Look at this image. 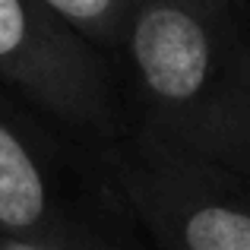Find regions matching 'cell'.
I'll list each match as a JSON object with an SVG mask.
<instances>
[{"label": "cell", "instance_id": "obj_1", "mask_svg": "<svg viewBox=\"0 0 250 250\" xmlns=\"http://www.w3.org/2000/svg\"><path fill=\"white\" fill-rule=\"evenodd\" d=\"M143 136L250 177V35L231 0H136L124 44Z\"/></svg>", "mask_w": 250, "mask_h": 250}, {"label": "cell", "instance_id": "obj_2", "mask_svg": "<svg viewBox=\"0 0 250 250\" xmlns=\"http://www.w3.org/2000/svg\"><path fill=\"white\" fill-rule=\"evenodd\" d=\"M114 181L162 250H250V177L140 133Z\"/></svg>", "mask_w": 250, "mask_h": 250}, {"label": "cell", "instance_id": "obj_3", "mask_svg": "<svg viewBox=\"0 0 250 250\" xmlns=\"http://www.w3.org/2000/svg\"><path fill=\"white\" fill-rule=\"evenodd\" d=\"M0 80L76 130L114 124L104 57L44 0H0Z\"/></svg>", "mask_w": 250, "mask_h": 250}, {"label": "cell", "instance_id": "obj_4", "mask_svg": "<svg viewBox=\"0 0 250 250\" xmlns=\"http://www.w3.org/2000/svg\"><path fill=\"white\" fill-rule=\"evenodd\" d=\"M0 234L16 247L67 250L63 222L42 159L0 111Z\"/></svg>", "mask_w": 250, "mask_h": 250}, {"label": "cell", "instance_id": "obj_5", "mask_svg": "<svg viewBox=\"0 0 250 250\" xmlns=\"http://www.w3.org/2000/svg\"><path fill=\"white\" fill-rule=\"evenodd\" d=\"M44 3L95 48H117L124 44V32L136 0H44Z\"/></svg>", "mask_w": 250, "mask_h": 250}, {"label": "cell", "instance_id": "obj_6", "mask_svg": "<svg viewBox=\"0 0 250 250\" xmlns=\"http://www.w3.org/2000/svg\"><path fill=\"white\" fill-rule=\"evenodd\" d=\"M22 250H29V247H22Z\"/></svg>", "mask_w": 250, "mask_h": 250}]
</instances>
